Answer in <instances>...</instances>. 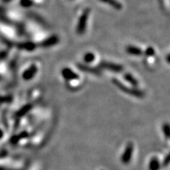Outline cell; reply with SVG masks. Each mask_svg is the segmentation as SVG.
Returning <instances> with one entry per match:
<instances>
[{"mask_svg": "<svg viewBox=\"0 0 170 170\" xmlns=\"http://www.w3.org/2000/svg\"><path fill=\"white\" fill-rule=\"evenodd\" d=\"M113 83H114L120 90L125 92V93H128V94H129L130 95L135 96L136 98H142V97L144 96V93L141 90L137 89V88H129V87L126 86L124 84H123L122 82H120V80H118L117 79H113Z\"/></svg>", "mask_w": 170, "mask_h": 170, "instance_id": "6da1fadb", "label": "cell"}, {"mask_svg": "<svg viewBox=\"0 0 170 170\" xmlns=\"http://www.w3.org/2000/svg\"><path fill=\"white\" fill-rule=\"evenodd\" d=\"M90 13V9L87 8L84 10L83 14L80 15L78 21V24H77V27H76V33L78 35H83L85 32L87 28V23H88Z\"/></svg>", "mask_w": 170, "mask_h": 170, "instance_id": "7a4b0ae2", "label": "cell"}, {"mask_svg": "<svg viewBox=\"0 0 170 170\" xmlns=\"http://www.w3.org/2000/svg\"><path fill=\"white\" fill-rule=\"evenodd\" d=\"M99 67L102 69H106L111 71L114 72H122L123 66L120 65L116 64V63H112V62H102L99 65Z\"/></svg>", "mask_w": 170, "mask_h": 170, "instance_id": "3957f363", "label": "cell"}, {"mask_svg": "<svg viewBox=\"0 0 170 170\" xmlns=\"http://www.w3.org/2000/svg\"><path fill=\"white\" fill-rule=\"evenodd\" d=\"M38 72V68L36 65H32L30 67H28L26 70H24L22 73V78L25 80H29L35 76V75Z\"/></svg>", "mask_w": 170, "mask_h": 170, "instance_id": "277c9868", "label": "cell"}, {"mask_svg": "<svg viewBox=\"0 0 170 170\" xmlns=\"http://www.w3.org/2000/svg\"><path fill=\"white\" fill-rule=\"evenodd\" d=\"M62 76L66 79L67 81L71 80H73V79H77L79 78V76L76 74V72H73L71 69L69 68H64L62 69Z\"/></svg>", "mask_w": 170, "mask_h": 170, "instance_id": "5b68a950", "label": "cell"}, {"mask_svg": "<svg viewBox=\"0 0 170 170\" xmlns=\"http://www.w3.org/2000/svg\"><path fill=\"white\" fill-rule=\"evenodd\" d=\"M59 42V38H58V36H52L49 37V38L46 39L45 40H43L41 43H40V46L42 47H53L54 45H56Z\"/></svg>", "mask_w": 170, "mask_h": 170, "instance_id": "8992f818", "label": "cell"}, {"mask_svg": "<svg viewBox=\"0 0 170 170\" xmlns=\"http://www.w3.org/2000/svg\"><path fill=\"white\" fill-rule=\"evenodd\" d=\"M78 67L81 71H84L85 72H88V73H91V74H96V75H100L101 71L98 69H95L94 67L89 66L88 65L84 64H79Z\"/></svg>", "mask_w": 170, "mask_h": 170, "instance_id": "52a82bcc", "label": "cell"}, {"mask_svg": "<svg viewBox=\"0 0 170 170\" xmlns=\"http://www.w3.org/2000/svg\"><path fill=\"white\" fill-rule=\"evenodd\" d=\"M126 51L129 54L134 56H140L143 54V50L136 46H128L126 48Z\"/></svg>", "mask_w": 170, "mask_h": 170, "instance_id": "ba28073f", "label": "cell"}, {"mask_svg": "<svg viewBox=\"0 0 170 170\" xmlns=\"http://www.w3.org/2000/svg\"><path fill=\"white\" fill-rule=\"evenodd\" d=\"M99 1L104 2L106 4L110 5L111 7H113L115 10H120L122 9V4L117 0H99Z\"/></svg>", "mask_w": 170, "mask_h": 170, "instance_id": "9c48e42d", "label": "cell"}, {"mask_svg": "<svg viewBox=\"0 0 170 170\" xmlns=\"http://www.w3.org/2000/svg\"><path fill=\"white\" fill-rule=\"evenodd\" d=\"M124 77L131 85H132L133 88H137V86H138V81H137V80L132 74H130V73H125Z\"/></svg>", "mask_w": 170, "mask_h": 170, "instance_id": "30bf717a", "label": "cell"}, {"mask_svg": "<svg viewBox=\"0 0 170 170\" xmlns=\"http://www.w3.org/2000/svg\"><path fill=\"white\" fill-rule=\"evenodd\" d=\"M67 83L69 84L68 87L69 88H73V89H76V88H80V80H79V78L73 79V80H69Z\"/></svg>", "mask_w": 170, "mask_h": 170, "instance_id": "8fae6325", "label": "cell"}, {"mask_svg": "<svg viewBox=\"0 0 170 170\" xmlns=\"http://www.w3.org/2000/svg\"><path fill=\"white\" fill-rule=\"evenodd\" d=\"M95 58V56L93 53H87L84 57V62L86 63H91V62H94Z\"/></svg>", "mask_w": 170, "mask_h": 170, "instance_id": "7c38bea8", "label": "cell"}, {"mask_svg": "<svg viewBox=\"0 0 170 170\" xmlns=\"http://www.w3.org/2000/svg\"><path fill=\"white\" fill-rule=\"evenodd\" d=\"M20 3L23 7H30L33 5L32 0H21Z\"/></svg>", "mask_w": 170, "mask_h": 170, "instance_id": "4fadbf2b", "label": "cell"}, {"mask_svg": "<svg viewBox=\"0 0 170 170\" xmlns=\"http://www.w3.org/2000/svg\"><path fill=\"white\" fill-rule=\"evenodd\" d=\"M23 47H24V48L25 50H32L36 47V45H35V43H24Z\"/></svg>", "mask_w": 170, "mask_h": 170, "instance_id": "5bb4252c", "label": "cell"}, {"mask_svg": "<svg viewBox=\"0 0 170 170\" xmlns=\"http://www.w3.org/2000/svg\"><path fill=\"white\" fill-rule=\"evenodd\" d=\"M145 54H146V56H154V54H155L154 49L153 47H149L145 50Z\"/></svg>", "mask_w": 170, "mask_h": 170, "instance_id": "9a60e30c", "label": "cell"}, {"mask_svg": "<svg viewBox=\"0 0 170 170\" xmlns=\"http://www.w3.org/2000/svg\"><path fill=\"white\" fill-rule=\"evenodd\" d=\"M4 2H10V1H12V0H3Z\"/></svg>", "mask_w": 170, "mask_h": 170, "instance_id": "2e32d148", "label": "cell"}]
</instances>
